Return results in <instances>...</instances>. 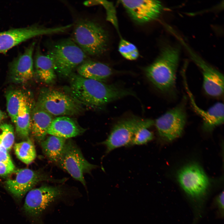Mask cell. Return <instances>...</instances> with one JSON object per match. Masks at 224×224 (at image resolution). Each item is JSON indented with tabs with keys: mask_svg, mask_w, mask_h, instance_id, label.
<instances>
[{
	"mask_svg": "<svg viewBox=\"0 0 224 224\" xmlns=\"http://www.w3.org/2000/svg\"><path fill=\"white\" fill-rule=\"evenodd\" d=\"M120 3L132 19L140 24L156 19L163 9L161 2L157 0H121Z\"/></svg>",
	"mask_w": 224,
	"mask_h": 224,
	"instance_id": "4fadbf2b",
	"label": "cell"
},
{
	"mask_svg": "<svg viewBox=\"0 0 224 224\" xmlns=\"http://www.w3.org/2000/svg\"><path fill=\"white\" fill-rule=\"evenodd\" d=\"M186 119L184 105L181 104L157 118L154 121V124L160 138L170 141L181 134Z\"/></svg>",
	"mask_w": 224,
	"mask_h": 224,
	"instance_id": "7c38bea8",
	"label": "cell"
},
{
	"mask_svg": "<svg viewBox=\"0 0 224 224\" xmlns=\"http://www.w3.org/2000/svg\"><path fill=\"white\" fill-rule=\"evenodd\" d=\"M118 50L125 58L129 60L137 59L139 55L136 46L131 42L122 39L120 41Z\"/></svg>",
	"mask_w": 224,
	"mask_h": 224,
	"instance_id": "d4e9b609",
	"label": "cell"
},
{
	"mask_svg": "<svg viewBox=\"0 0 224 224\" xmlns=\"http://www.w3.org/2000/svg\"><path fill=\"white\" fill-rule=\"evenodd\" d=\"M72 26L71 24H69L55 27H46L34 25L0 32V53L5 54L12 47L33 37L64 32Z\"/></svg>",
	"mask_w": 224,
	"mask_h": 224,
	"instance_id": "52a82bcc",
	"label": "cell"
},
{
	"mask_svg": "<svg viewBox=\"0 0 224 224\" xmlns=\"http://www.w3.org/2000/svg\"><path fill=\"white\" fill-rule=\"evenodd\" d=\"M5 117L4 113L0 110V121L3 119Z\"/></svg>",
	"mask_w": 224,
	"mask_h": 224,
	"instance_id": "1f68e13d",
	"label": "cell"
},
{
	"mask_svg": "<svg viewBox=\"0 0 224 224\" xmlns=\"http://www.w3.org/2000/svg\"><path fill=\"white\" fill-rule=\"evenodd\" d=\"M35 45L34 42L25 49L24 52L13 60L10 70L14 82L24 83L30 80L34 75L33 54Z\"/></svg>",
	"mask_w": 224,
	"mask_h": 224,
	"instance_id": "9a60e30c",
	"label": "cell"
},
{
	"mask_svg": "<svg viewBox=\"0 0 224 224\" xmlns=\"http://www.w3.org/2000/svg\"><path fill=\"white\" fill-rule=\"evenodd\" d=\"M189 51L192 59L201 71L203 78V87L205 93L213 97L221 96L224 93L223 74L195 54L190 49H189Z\"/></svg>",
	"mask_w": 224,
	"mask_h": 224,
	"instance_id": "5bb4252c",
	"label": "cell"
},
{
	"mask_svg": "<svg viewBox=\"0 0 224 224\" xmlns=\"http://www.w3.org/2000/svg\"><path fill=\"white\" fill-rule=\"evenodd\" d=\"M0 162L9 163L13 164L8 152L0 151Z\"/></svg>",
	"mask_w": 224,
	"mask_h": 224,
	"instance_id": "f546056e",
	"label": "cell"
},
{
	"mask_svg": "<svg viewBox=\"0 0 224 224\" xmlns=\"http://www.w3.org/2000/svg\"><path fill=\"white\" fill-rule=\"evenodd\" d=\"M177 179L184 192L194 198L203 196L209 187L208 177L201 167L195 163L182 168L178 172Z\"/></svg>",
	"mask_w": 224,
	"mask_h": 224,
	"instance_id": "30bf717a",
	"label": "cell"
},
{
	"mask_svg": "<svg viewBox=\"0 0 224 224\" xmlns=\"http://www.w3.org/2000/svg\"><path fill=\"white\" fill-rule=\"evenodd\" d=\"M70 81L72 96L81 104L101 108L109 103L128 96H135L131 90L74 75Z\"/></svg>",
	"mask_w": 224,
	"mask_h": 224,
	"instance_id": "6da1fadb",
	"label": "cell"
},
{
	"mask_svg": "<svg viewBox=\"0 0 224 224\" xmlns=\"http://www.w3.org/2000/svg\"><path fill=\"white\" fill-rule=\"evenodd\" d=\"M14 148L17 158L26 164L31 163L36 157L34 146L30 140L15 144Z\"/></svg>",
	"mask_w": 224,
	"mask_h": 224,
	"instance_id": "603a6c76",
	"label": "cell"
},
{
	"mask_svg": "<svg viewBox=\"0 0 224 224\" xmlns=\"http://www.w3.org/2000/svg\"><path fill=\"white\" fill-rule=\"evenodd\" d=\"M1 133L0 134V142L8 151L11 148L14 142L13 128L9 124H3L0 125Z\"/></svg>",
	"mask_w": 224,
	"mask_h": 224,
	"instance_id": "484cf974",
	"label": "cell"
},
{
	"mask_svg": "<svg viewBox=\"0 0 224 224\" xmlns=\"http://www.w3.org/2000/svg\"><path fill=\"white\" fill-rule=\"evenodd\" d=\"M37 104L53 116L75 115L82 110L81 104L72 96L54 90H43Z\"/></svg>",
	"mask_w": 224,
	"mask_h": 224,
	"instance_id": "8992f818",
	"label": "cell"
},
{
	"mask_svg": "<svg viewBox=\"0 0 224 224\" xmlns=\"http://www.w3.org/2000/svg\"><path fill=\"white\" fill-rule=\"evenodd\" d=\"M154 121L134 116L120 120L113 127L107 138L101 144L106 148L105 155L118 148L130 145L135 132L142 127L149 128Z\"/></svg>",
	"mask_w": 224,
	"mask_h": 224,
	"instance_id": "5b68a950",
	"label": "cell"
},
{
	"mask_svg": "<svg viewBox=\"0 0 224 224\" xmlns=\"http://www.w3.org/2000/svg\"><path fill=\"white\" fill-rule=\"evenodd\" d=\"M15 166L10 164L0 162V176H4L11 174L14 171Z\"/></svg>",
	"mask_w": 224,
	"mask_h": 224,
	"instance_id": "83f0119b",
	"label": "cell"
},
{
	"mask_svg": "<svg viewBox=\"0 0 224 224\" xmlns=\"http://www.w3.org/2000/svg\"><path fill=\"white\" fill-rule=\"evenodd\" d=\"M34 105L32 99L25 95L14 123L16 133L22 138H27L30 132L31 114Z\"/></svg>",
	"mask_w": 224,
	"mask_h": 224,
	"instance_id": "ffe728a7",
	"label": "cell"
},
{
	"mask_svg": "<svg viewBox=\"0 0 224 224\" xmlns=\"http://www.w3.org/2000/svg\"><path fill=\"white\" fill-rule=\"evenodd\" d=\"M77 71L79 75L84 77L102 82L114 72L112 68L105 63L90 60L80 65Z\"/></svg>",
	"mask_w": 224,
	"mask_h": 224,
	"instance_id": "d6986e66",
	"label": "cell"
},
{
	"mask_svg": "<svg viewBox=\"0 0 224 224\" xmlns=\"http://www.w3.org/2000/svg\"><path fill=\"white\" fill-rule=\"evenodd\" d=\"M66 139L51 135L41 142L43 151L51 161L57 162L63 150Z\"/></svg>",
	"mask_w": 224,
	"mask_h": 224,
	"instance_id": "7402d4cb",
	"label": "cell"
},
{
	"mask_svg": "<svg viewBox=\"0 0 224 224\" xmlns=\"http://www.w3.org/2000/svg\"><path fill=\"white\" fill-rule=\"evenodd\" d=\"M184 82L191 105L195 111L203 120L204 129L208 131L211 130L223 123L224 119L223 104L221 102H218L207 110L202 109L196 103L186 82L185 81Z\"/></svg>",
	"mask_w": 224,
	"mask_h": 224,
	"instance_id": "2e32d148",
	"label": "cell"
},
{
	"mask_svg": "<svg viewBox=\"0 0 224 224\" xmlns=\"http://www.w3.org/2000/svg\"><path fill=\"white\" fill-rule=\"evenodd\" d=\"M35 59L36 73L40 79L44 82H52L56 77L55 70L53 62L48 55L42 54L39 48L36 51Z\"/></svg>",
	"mask_w": 224,
	"mask_h": 224,
	"instance_id": "44dd1931",
	"label": "cell"
},
{
	"mask_svg": "<svg viewBox=\"0 0 224 224\" xmlns=\"http://www.w3.org/2000/svg\"><path fill=\"white\" fill-rule=\"evenodd\" d=\"M60 75L68 76L85 61L86 54L73 40L66 39L55 44L47 54Z\"/></svg>",
	"mask_w": 224,
	"mask_h": 224,
	"instance_id": "277c9868",
	"label": "cell"
},
{
	"mask_svg": "<svg viewBox=\"0 0 224 224\" xmlns=\"http://www.w3.org/2000/svg\"><path fill=\"white\" fill-rule=\"evenodd\" d=\"M147 127H142L138 129L135 133L130 145H142L146 144L153 138V133Z\"/></svg>",
	"mask_w": 224,
	"mask_h": 224,
	"instance_id": "4316f807",
	"label": "cell"
},
{
	"mask_svg": "<svg viewBox=\"0 0 224 224\" xmlns=\"http://www.w3.org/2000/svg\"><path fill=\"white\" fill-rule=\"evenodd\" d=\"M12 177L5 182L6 188L16 199H21L39 182L47 181L59 182L63 180L53 179L48 174L29 169H22L14 171Z\"/></svg>",
	"mask_w": 224,
	"mask_h": 224,
	"instance_id": "8fae6325",
	"label": "cell"
},
{
	"mask_svg": "<svg viewBox=\"0 0 224 224\" xmlns=\"http://www.w3.org/2000/svg\"><path fill=\"white\" fill-rule=\"evenodd\" d=\"M61 187L44 185L32 189L26 196L23 209L28 215L39 217L45 209L64 194Z\"/></svg>",
	"mask_w": 224,
	"mask_h": 224,
	"instance_id": "9c48e42d",
	"label": "cell"
},
{
	"mask_svg": "<svg viewBox=\"0 0 224 224\" xmlns=\"http://www.w3.org/2000/svg\"><path fill=\"white\" fill-rule=\"evenodd\" d=\"M85 131L72 119L61 116L53 119L47 133L66 139L82 134Z\"/></svg>",
	"mask_w": 224,
	"mask_h": 224,
	"instance_id": "e0dca14e",
	"label": "cell"
},
{
	"mask_svg": "<svg viewBox=\"0 0 224 224\" xmlns=\"http://www.w3.org/2000/svg\"><path fill=\"white\" fill-rule=\"evenodd\" d=\"M216 202L219 211L223 215L224 211V192L223 191L217 197Z\"/></svg>",
	"mask_w": 224,
	"mask_h": 224,
	"instance_id": "f1b7e54d",
	"label": "cell"
},
{
	"mask_svg": "<svg viewBox=\"0 0 224 224\" xmlns=\"http://www.w3.org/2000/svg\"><path fill=\"white\" fill-rule=\"evenodd\" d=\"M179 58L178 48L166 46L156 59L145 69L147 78L161 91L169 93L174 89Z\"/></svg>",
	"mask_w": 224,
	"mask_h": 224,
	"instance_id": "7a4b0ae2",
	"label": "cell"
},
{
	"mask_svg": "<svg viewBox=\"0 0 224 224\" xmlns=\"http://www.w3.org/2000/svg\"><path fill=\"white\" fill-rule=\"evenodd\" d=\"M25 95L19 90L11 91L6 94L7 110L12 121L14 123Z\"/></svg>",
	"mask_w": 224,
	"mask_h": 224,
	"instance_id": "cb8c5ba5",
	"label": "cell"
},
{
	"mask_svg": "<svg viewBox=\"0 0 224 224\" xmlns=\"http://www.w3.org/2000/svg\"><path fill=\"white\" fill-rule=\"evenodd\" d=\"M54 119L37 104L34 105L31 114L30 132L36 140L41 142L45 139Z\"/></svg>",
	"mask_w": 224,
	"mask_h": 224,
	"instance_id": "ac0fdd59",
	"label": "cell"
},
{
	"mask_svg": "<svg viewBox=\"0 0 224 224\" xmlns=\"http://www.w3.org/2000/svg\"><path fill=\"white\" fill-rule=\"evenodd\" d=\"M73 38V41L86 54L97 55L106 50L107 34L100 25L92 21L78 22L74 29Z\"/></svg>",
	"mask_w": 224,
	"mask_h": 224,
	"instance_id": "3957f363",
	"label": "cell"
},
{
	"mask_svg": "<svg viewBox=\"0 0 224 224\" xmlns=\"http://www.w3.org/2000/svg\"><path fill=\"white\" fill-rule=\"evenodd\" d=\"M57 163L84 186H86V182L84 175L90 174L97 167L86 160L77 145L71 140H66L63 152Z\"/></svg>",
	"mask_w": 224,
	"mask_h": 224,
	"instance_id": "ba28073f",
	"label": "cell"
},
{
	"mask_svg": "<svg viewBox=\"0 0 224 224\" xmlns=\"http://www.w3.org/2000/svg\"><path fill=\"white\" fill-rule=\"evenodd\" d=\"M0 151H2L5 152H8V151L3 145L1 142H0Z\"/></svg>",
	"mask_w": 224,
	"mask_h": 224,
	"instance_id": "4dcf8cb0",
	"label": "cell"
}]
</instances>
